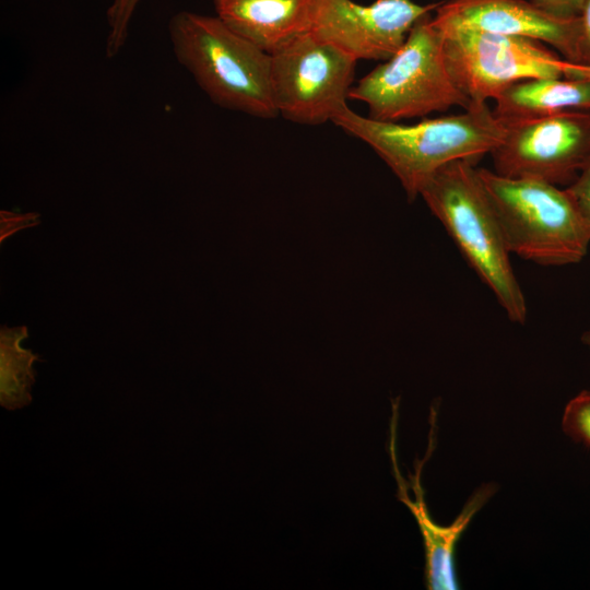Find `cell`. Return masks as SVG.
Here are the masks:
<instances>
[{
  "instance_id": "9",
  "label": "cell",
  "mask_w": 590,
  "mask_h": 590,
  "mask_svg": "<svg viewBox=\"0 0 590 590\" xmlns=\"http://www.w3.org/2000/svg\"><path fill=\"white\" fill-rule=\"evenodd\" d=\"M439 3L412 0H321L311 32L341 48L357 61L387 60L405 42L411 28Z\"/></svg>"
},
{
  "instance_id": "21",
  "label": "cell",
  "mask_w": 590,
  "mask_h": 590,
  "mask_svg": "<svg viewBox=\"0 0 590 590\" xmlns=\"http://www.w3.org/2000/svg\"><path fill=\"white\" fill-rule=\"evenodd\" d=\"M564 78L590 80V66L575 64L566 61Z\"/></svg>"
},
{
  "instance_id": "20",
  "label": "cell",
  "mask_w": 590,
  "mask_h": 590,
  "mask_svg": "<svg viewBox=\"0 0 590 590\" xmlns=\"http://www.w3.org/2000/svg\"><path fill=\"white\" fill-rule=\"evenodd\" d=\"M532 3L562 19H574L579 15L585 0H530Z\"/></svg>"
},
{
  "instance_id": "12",
  "label": "cell",
  "mask_w": 590,
  "mask_h": 590,
  "mask_svg": "<svg viewBox=\"0 0 590 590\" xmlns=\"http://www.w3.org/2000/svg\"><path fill=\"white\" fill-rule=\"evenodd\" d=\"M391 455L396 476L399 485V499L403 502L414 515L420 527L425 546V576L426 585L430 590H457L458 580L455 566V550L462 533L468 528L474 515L484 506L496 492L494 484H484L476 489L464 505L460 515L450 526H439L428 515L423 491L420 483V463L413 479L415 499H410L398 473L394 444H391Z\"/></svg>"
},
{
  "instance_id": "3",
  "label": "cell",
  "mask_w": 590,
  "mask_h": 590,
  "mask_svg": "<svg viewBox=\"0 0 590 590\" xmlns=\"http://www.w3.org/2000/svg\"><path fill=\"white\" fill-rule=\"evenodd\" d=\"M168 34L177 61L220 107L262 119L279 116L271 93V56L216 15L174 14Z\"/></svg>"
},
{
  "instance_id": "7",
  "label": "cell",
  "mask_w": 590,
  "mask_h": 590,
  "mask_svg": "<svg viewBox=\"0 0 590 590\" xmlns=\"http://www.w3.org/2000/svg\"><path fill=\"white\" fill-rule=\"evenodd\" d=\"M270 56L272 98L283 118L317 126L347 105L357 60L341 48L310 31Z\"/></svg>"
},
{
  "instance_id": "11",
  "label": "cell",
  "mask_w": 590,
  "mask_h": 590,
  "mask_svg": "<svg viewBox=\"0 0 590 590\" xmlns=\"http://www.w3.org/2000/svg\"><path fill=\"white\" fill-rule=\"evenodd\" d=\"M321 0H213L216 16L268 54L311 31Z\"/></svg>"
},
{
  "instance_id": "19",
  "label": "cell",
  "mask_w": 590,
  "mask_h": 590,
  "mask_svg": "<svg viewBox=\"0 0 590 590\" xmlns=\"http://www.w3.org/2000/svg\"><path fill=\"white\" fill-rule=\"evenodd\" d=\"M40 223V215L36 212L31 213H13L2 210L0 212V241L7 237L28 227L36 226Z\"/></svg>"
},
{
  "instance_id": "14",
  "label": "cell",
  "mask_w": 590,
  "mask_h": 590,
  "mask_svg": "<svg viewBox=\"0 0 590 590\" xmlns=\"http://www.w3.org/2000/svg\"><path fill=\"white\" fill-rule=\"evenodd\" d=\"M27 338L25 326L0 331V402L7 410H16L31 403V389L35 381L34 362L40 357L21 346Z\"/></svg>"
},
{
  "instance_id": "4",
  "label": "cell",
  "mask_w": 590,
  "mask_h": 590,
  "mask_svg": "<svg viewBox=\"0 0 590 590\" xmlns=\"http://www.w3.org/2000/svg\"><path fill=\"white\" fill-rule=\"evenodd\" d=\"M510 253L542 266L580 262L590 233L566 189L532 178L477 168Z\"/></svg>"
},
{
  "instance_id": "8",
  "label": "cell",
  "mask_w": 590,
  "mask_h": 590,
  "mask_svg": "<svg viewBox=\"0 0 590 590\" xmlns=\"http://www.w3.org/2000/svg\"><path fill=\"white\" fill-rule=\"evenodd\" d=\"M491 152L494 172L570 185L590 160V110H568L506 123Z\"/></svg>"
},
{
  "instance_id": "16",
  "label": "cell",
  "mask_w": 590,
  "mask_h": 590,
  "mask_svg": "<svg viewBox=\"0 0 590 590\" xmlns=\"http://www.w3.org/2000/svg\"><path fill=\"white\" fill-rule=\"evenodd\" d=\"M562 428L564 433L586 448L590 449V391L583 390L566 404Z\"/></svg>"
},
{
  "instance_id": "6",
  "label": "cell",
  "mask_w": 590,
  "mask_h": 590,
  "mask_svg": "<svg viewBox=\"0 0 590 590\" xmlns=\"http://www.w3.org/2000/svg\"><path fill=\"white\" fill-rule=\"evenodd\" d=\"M440 30L447 68L470 106L486 104L522 80L565 76L566 60L539 40L465 27Z\"/></svg>"
},
{
  "instance_id": "17",
  "label": "cell",
  "mask_w": 590,
  "mask_h": 590,
  "mask_svg": "<svg viewBox=\"0 0 590 590\" xmlns=\"http://www.w3.org/2000/svg\"><path fill=\"white\" fill-rule=\"evenodd\" d=\"M565 189L590 233V160Z\"/></svg>"
},
{
  "instance_id": "18",
  "label": "cell",
  "mask_w": 590,
  "mask_h": 590,
  "mask_svg": "<svg viewBox=\"0 0 590 590\" xmlns=\"http://www.w3.org/2000/svg\"><path fill=\"white\" fill-rule=\"evenodd\" d=\"M577 19V59L575 64L590 66V0L583 1Z\"/></svg>"
},
{
  "instance_id": "5",
  "label": "cell",
  "mask_w": 590,
  "mask_h": 590,
  "mask_svg": "<svg viewBox=\"0 0 590 590\" xmlns=\"http://www.w3.org/2000/svg\"><path fill=\"white\" fill-rule=\"evenodd\" d=\"M349 99L368 107V117L379 121L424 117L452 106L470 107L446 64L444 34L429 14L411 28L401 48L359 79Z\"/></svg>"
},
{
  "instance_id": "10",
  "label": "cell",
  "mask_w": 590,
  "mask_h": 590,
  "mask_svg": "<svg viewBox=\"0 0 590 590\" xmlns=\"http://www.w3.org/2000/svg\"><path fill=\"white\" fill-rule=\"evenodd\" d=\"M433 22L539 40L571 63L577 59L578 19H562L527 0H447Z\"/></svg>"
},
{
  "instance_id": "15",
  "label": "cell",
  "mask_w": 590,
  "mask_h": 590,
  "mask_svg": "<svg viewBox=\"0 0 590 590\" xmlns=\"http://www.w3.org/2000/svg\"><path fill=\"white\" fill-rule=\"evenodd\" d=\"M140 0H113L107 9L108 33L106 37V57L115 58L123 48L128 36L131 19Z\"/></svg>"
},
{
  "instance_id": "2",
  "label": "cell",
  "mask_w": 590,
  "mask_h": 590,
  "mask_svg": "<svg viewBox=\"0 0 590 590\" xmlns=\"http://www.w3.org/2000/svg\"><path fill=\"white\" fill-rule=\"evenodd\" d=\"M420 196L440 221L477 276L516 323L527 319V302L510 251L474 161L457 160L436 170Z\"/></svg>"
},
{
  "instance_id": "13",
  "label": "cell",
  "mask_w": 590,
  "mask_h": 590,
  "mask_svg": "<svg viewBox=\"0 0 590 590\" xmlns=\"http://www.w3.org/2000/svg\"><path fill=\"white\" fill-rule=\"evenodd\" d=\"M494 101L493 113L504 125L568 110H590V80L527 79L510 85Z\"/></svg>"
},
{
  "instance_id": "1",
  "label": "cell",
  "mask_w": 590,
  "mask_h": 590,
  "mask_svg": "<svg viewBox=\"0 0 590 590\" xmlns=\"http://www.w3.org/2000/svg\"><path fill=\"white\" fill-rule=\"evenodd\" d=\"M331 122L369 145L401 182L409 200L427 179L457 160L476 161L500 143L505 126L486 104L414 125L364 117L345 105Z\"/></svg>"
}]
</instances>
